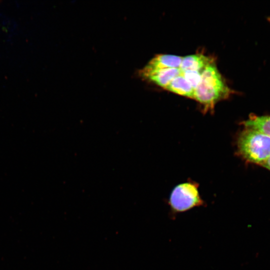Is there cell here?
<instances>
[{
    "label": "cell",
    "mask_w": 270,
    "mask_h": 270,
    "mask_svg": "<svg viewBox=\"0 0 270 270\" xmlns=\"http://www.w3.org/2000/svg\"><path fill=\"white\" fill-rule=\"evenodd\" d=\"M232 93L216 68L214 60L202 70L201 80L194 90V98L205 110H212L220 100Z\"/></svg>",
    "instance_id": "cell-1"
},
{
    "label": "cell",
    "mask_w": 270,
    "mask_h": 270,
    "mask_svg": "<svg viewBox=\"0 0 270 270\" xmlns=\"http://www.w3.org/2000/svg\"><path fill=\"white\" fill-rule=\"evenodd\" d=\"M237 148L244 160L262 166L270 156V137L258 130L244 126L238 136Z\"/></svg>",
    "instance_id": "cell-2"
},
{
    "label": "cell",
    "mask_w": 270,
    "mask_h": 270,
    "mask_svg": "<svg viewBox=\"0 0 270 270\" xmlns=\"http://www.w3.org/2000/svg\"><path fill=\"white\" fill-rule=\"evenodd\" d=\"M168 204L172 212H186L204 204L196 184L185 182L178 185L172 191Z\"/></svg>",
    "instance_id": "cell-3"
},
{
    "label": "cell",
    "mask_w": 270,
    "mask_h": 270,
    "mask_svg": "<svg viewBox=\"0 0 270 270\" xmlns=\"http://www.w3.org/2000/svg\"><path fill=\"white\" fill-rule=\"evenodd\" d=\"M181 73L180 68H169L164 70L144 72L140 74L145 79L165 88L172 80Z\"/></svg>",
    "instance_id": "cell-4"
},
{
    "label": "cell",
    "mask_w": 270,
    "mask_h": 270,
    "mask_svg": "<svg viewBox=\"0 0 270 270\" xmlns=\"http://www.w3.org/2000/svg\"><path fill=\"white\" fill-rule=\"evenodd\" d=\"M182 57L172 54H162L153 58L142 70L149 72L169 68H180Z\"/></svg>",
    "instance_id": "cell-5"
},
{
    "label": "cell",
    "mask_w": 270,
    "mask_h": 270,
    "mask_svg": "<svg viewBox=\"0 0 270 270\" xmlns=\"http://www.w3.org/2000/svg\"><path fill=\"white\" fill-rule=\"evenodd\" d=\"M214 60L202 54H192L182 57L180 67L182 72L196 70L202 72V70Z\"/></svg>",
    "instance_id": "cell-6"
},
{
    "label": "cell",
    "mask_w": 270,
    "mask_h": 270,
    "mask_svg": "<svg viewBox=\"0 0 270 270\" xmlns=\"http://www.w3.org/2000/svg\"><path fill=\"white\" fill-rule=\"evenodd\" d=\"M176 94L194 98V89L180 73L164 88Z\"/></svg>",
    "instance_id": "cell-7"
},
{
    "label": "cell",
    "mask_w": 270,
    "mask_h": 270,
    "mask_svg": "<svg viewBox=\"0 0 270 270\" xmlns=\"http://www.w3.org/2000/svg\"><path fill=\"white\" fill-rule=\"evenodd\" d=\"M242 124L244 127L258 130L270 137V116L252 114Z\"/></svg>",
    "instance_id": "cell-8"
},
{
    "label": "cell",
    "mask_w": 270,
    "mask_h": 270,
    "mask_svg": "<svg viewBox=\"0 0 270 270\" xmlns=\"http://www.w3.org/2000/svg\"><path fill=\"white\" fill-rule=\"evenodd\" d=\"M202 72L196 70L181 71L182 76L194 90L200 82Z\"/></svg>",
    "instance_id": "cell-9"
},
{
    "label": "cell",
    "mask_w": 270,
    "mask_h": 270,
    "mask_svg": "<svg viewBox=\"0 0 270 270\" xmlns=\"http://www.w3.org/2000/svg\"><path fill=\"white\" fill-rule=\"evenodd\" d=\"M262 166L264 167L268 170L270 171V156L268 158L266 162Z\"/></svg>",
    "instance_id": "cell-10"
},
{
    "label": "cell",
    "mask_w": 270,
    "mask_h": 270,
    "mask_svg": "<svg viewBox=\"0 0 270 270\" xmlns=\"http://www.w3.org/2000/svg\"><path fill=\"white\" fill-rule=\"evenodd\" d=\"M268 20L270 22V16L268 18Z\"/></svg>",
    "instance_id": "cell-11"
}]
</instances>
